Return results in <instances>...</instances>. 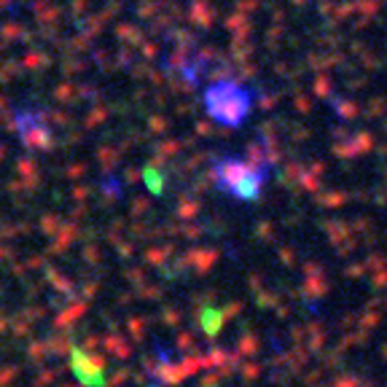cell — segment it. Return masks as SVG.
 I'll return each mask as SVG.
<instances>
[{"instance_id":"cell-1","label":"cell","mask_w":387,"mask_h":387,"mask_svg":"<svg viewBox=\"0 0 387 387\" xmlns=\"http://www.w3.org/2000/svg\"><path fill=\"white\" fill-rule=\"evenodd\" d=\"M264 177H266V167H261V164L231 159V156H224V159L215 161V186L224 194H229V196L258 199Z\"/></svg>"},{"instance_id":"cell-2","label":"cell","mask_w":387,"mask_h":387,"mask_svg":"<svg viewBox=\"0 0 387 387\" xmlns=\"http://www.w3.org/2000/svg\"><path fill=\"white\" fill-rule=\"evenodd\" d=\"M250 100H253V95L245 86L234 83V81H218V83L210 86L205 105H208V113L215 121L237 127L250 111Z\"/></svg>"}]
</instances>
